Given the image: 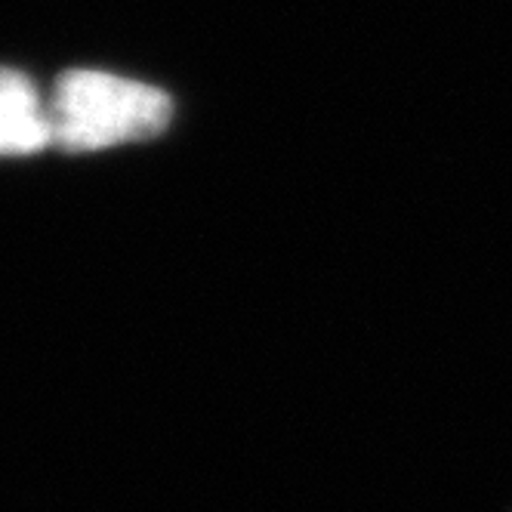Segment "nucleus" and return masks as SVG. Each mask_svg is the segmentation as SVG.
I'll list each match as a JSON object with an SVG mask.
<instances>
[{"label": "nucleus", "mask_w": 512, "mask_h": 512, "mask_svg": "<svg viewBox=\"0 0 512 512\" xmlns=\"http://www.w3.org/2000/svg\"><path fill=\"white\" fill-rule=\"evenodd\" d=\"M47 102L53 145L62 152H99L152 139L173 118V102L164 90L90 68L65 71Z\"/></svg>", "instance_id": "1"}, {"label": "nucleus", "mask_w": 512, "mask_h": 512, "mask_svg": "<svg viewBox=\"0 0 512 512\" xmlns=\"http://www.w3.org/2000/svg\"><path fill=\"white\" fill-rule=\"evenodd\" d=\"M53 145L50 102L22 71L0 65V158H22Z\"/></svg>", "instance_id": "2"}]
</instances>
